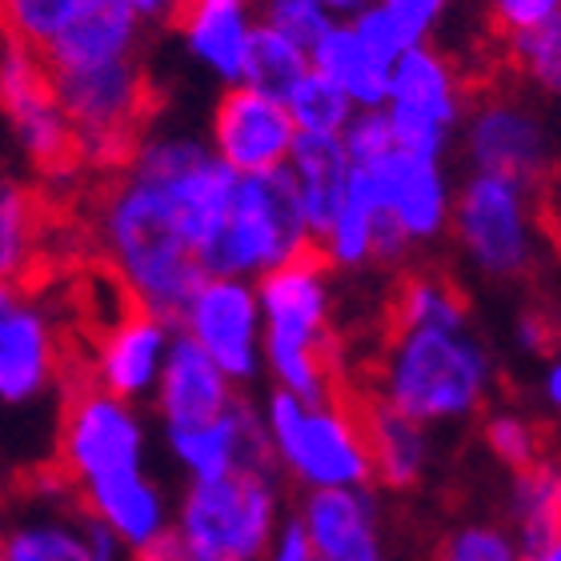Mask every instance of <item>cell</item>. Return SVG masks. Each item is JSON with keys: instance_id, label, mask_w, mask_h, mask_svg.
<instances>
[{"instance_id": "cell-1", "label": "cell", "mask_w": 561, "mask_h": 561, "mask_svg": "<svg viewBox=\"0 0 561 561\" xmlns=\"http://www.w3.org/2000/svg\"><path fill=\"white\" fill-rule=\"evenodd\" d=\"M93 237L133 305L169 321L181 317L188 297L209 277L181 229L173 197L164 193L161 181L133 164H121L96 201Z\"/></svg>"}, {"instance_id": "cell-2", "label": "cell", "mask_w": 561, "mask_h": 561, "mask_svg": "<svg viewBox=\"0 0 561 561\" xmlns=\"http://www.w3.org/2000/svg\"><path fill=\"white\" fill-rule=\"evenodd\" d=\"M497 381L490 345L469 329H393L377 362L374 398L421 425L478 417Z\"/></svg>"}, {"instance_id": "cell-3", "label": "cell", "mask_w": 561, "mask_h": 561, "mask_svg": "<svg viewBox=\"0 0 561 561\" xmlns=\"http://www.w3.org/2000/svg\"><path fill=\"white\" fill-rule=\"evenodd\" d=\"M265 309V374L273 389L301 401L333 398V270L325 261H293L257 280Z\"/></svg>"}, {"instance_id": "cell-4", "label": "cell", "mask_w": 561, "mask_h": 561, "mask_svg": "<svg viewBox=\"0 0 561 561\" xmlns=\"http://www.w3.org/2000/svg\"><path fill=\"white\" fill-rule=\"evenodd\" d=\"M261 417L277 469L305 493L374 485L365 417L345 401H301L285 389H270V398L261 401Z\"/></svg>"}, {"instance_id": "cell-5", "label": "cell", "mask_w": 561, "mask_h": 561, "mask_svg": "<svg viewBox=\"0 0 561 561\" xmlns=\"http://www.w3.org/2000/svg\"><path fill=\"white\" fill-rule=\"evenodd\" d=\"M280 469H249L217 481H188L176 497L173 534L193 561H265L285 522Z\"/></svg>"}, {"instance_id": "cell-6", "label": "cell", "mask_w": 561, "mask_h": 561, "mask_svg": "<svg viewBox=\"0 0 561 561\" xmlns=\"http://www.w3.org/2000/svg\"><path fill=\"white\" fill-rule=\"evenodd\" d=\"M309 253H317V237L305 221L289 169H280L265 176H241L229 225L205 261V273L265 280Z\"/></svg>"}, {"instance_id": "cell-7", "label": "cell", "mask_w": 561, "mask_h": 561, "mask_svg": "<svg viewBox=\"0 0 561 561\" xmlns=\"http://www.w3.org/2000/svg\"><path fill=\"white\" fill-rule=\"evenodd\" d=\"M454 241L466 265L485 280H522L541 257L534 185L497 173H469L457 188Z\"/></svg>"}, {"instance_id": "cell-8", "label": "cell", "mask_w": 561, "mask_h": 561, "mask_svg": "<svg viewBox=\"0 0 561 561\" xmlns=\"http://www.w3.org/2000/svg\"><path fill=\"white\" fill-rule=\"evenodd\" d=\"M149 425L140 405L101 389L96 381L69 389L57 417V469L84 490L93 481L145 469Z\"/></svg>"}, {"instance_id": "cell-9", "label": "cell", "mask_w": 561, "mask_h": 561, "mask_svg": "<svg viewBox=\"0 0 561 561\" xmlns=\"http://www.w3.org/2000/svg\"><path fill=\"white\" fill-rule=\"evenodd\" d=\"M60 105L77 133V157L89 164H125L140 140L149 105V81L140 57L93 65V69L53 72Z\"/></svg>"}, {"instance_id": "cell-10", "label": "cell", "mask_w": 561, "mask_h": 561, "mask_svg": "<svg viewBox=\"0 0 561 561\" xmlns=\"http://www.w3.org/2000/svg\"><path fill=\"white\" fill-rule=\"evenodd\" d=\"M398 149L425 161H442L454 133L466 125V84L442 48L417 45L393 65L386 101Z\"/></svg>"}, {"instance_id": "cell-11", "label": "cell", "mask_w": 561, "mask_h": 561, "mask_svg": "<svg viewBox=\"0 0 561 561\" xmlns=\"http://www.w3.org/2000/svg\"><path fill=\"white\" fill-rule=\"evenodd\" d=\"M176 329L209 353L237 386H249L265 374V309L257 280L209 273L181 309Z\"/></svg>"}, {"instance_id": "cell-12", "label": "cell", "mask_w": 561, "mask_h": 561, "mask_svg": "<svg viewBox=\"0 0 561 561\" xmlns=\"http://www.w3.org/2000/svg\"><path fill=\"white\" fill-rule=\"evenodd\" d=\"M0 105H4L12 145L41 173H57L81 161L72 121L53 89V72L33 48L16 41H4V53H0Z\"/></svg>"}, {"instance_id": "cell-13", "label": "cell", "mask_w": 561, "mask_h": 561, "mask_svg": "<svg viewBox=\"0 0 561 561\" xmlns=\"http://www.w3.org/2000/svg\"><path fill=\"white\" fill-rule=\"evenodd\" d=\"M209 145L237 176H265L289 169L301 129L289 105L253 84L221 89L209 113Z\"/></svg>"}, {"instance_id": "cell-14", "label": "cell", "mask_w": 561, "mask_h": 561, "mask_svg": "<svg viewBox=\"0 0 561 561\" xmlns=\"http://www.w3.org/2000/svg\"><path fill=\"white\" fill-rule=\"evenodd\" d=\"M60 389V337L57 321L21 289L0 297V405L24 413L45 405Z\"/></svg>"}, {"instance_id": "cell-15", "label": "cell", "mask_w": 561, "mask_h": 561, "mask_svg": "<svg viewBox=\"0 0 561 561\" xmlns=\"http://www.w3.org/2000/svg\"><path fill=\"white\" fill-rule=\"evenodd\" d=\"M0 561H93L89 553V510L81 490L60 469L36 473L9 517Z\"/></svg>"}, {"instance_id": "cell-16", "label": "cell", "mask_w": 561, "mask_h": 561, "mask_svg": "<svg viewBox=\"0 0 561 561\" xmlns=\"http://www.w3.org/2000/svg\"><path fill=\"white\" fill-rule=\"evenodd\" d=\"M362 173L374 185L381 213L410 237L413 249L433 245L454 229L457 188L442 161H425V157H410L405 149H393Z\"/></svg>"}, {"instance_id": "cell-17", "label": "cell", "mask_w": 561, "mask_h": 561, "mask_svg": "<svg viewBox=\"0 0 561 561\" xmlns=\"http://www.w3.org/2000/svg\"><path fill=\"white\" fill-rule=\"evenodd\" d=\"M176 333H181L176 321L133 305L121 321L101 329V337L93 345V362H89V369H93L89 381L133 401V405H145L157 398Z\"/></svg>"}, {"instance_id": "cell-18", "label": "cell", "mask_w": 561, "mask_h": 561, "mask_svg": "<svg viewBox=\"0 0 561 561\" xmlns=\"http://www.w3.org/2000/svg\"><path fill=\"white\" fill-rule=\"evenodd\" d=\"M461 149L473 173L514 176L526 185H534L550 169L546 125L534 108L510 96H493L469 108L461 125Z\"/></svg>"}, {"instance_id": "cell-19", "label": "cell", "mask_w": 561, "mask_h": 561, "mask_svg": "<svg viewBox=\"0 0 561 561\" xmlns=\"http://www.w3.org/2000/svg\"><path fill=\"white\" fill-rule=\"evenodd\" d=\"M164 449L188 481H217L249 469H277L261 405L237 401L225 417L193 430H164Z\"/></svg>"}, {"instance_id": "cell-20", "label": "cell", "mask_w": 561, "mask_h": 561, "mask_svg": "<svg viewBox=\"0 0 561 561\" xmlns=\"http://www.w3.org/2000/svg\"><path fill=\"white\" fill-rule=\"evenodd\" d=\"M188 60L221 89L245 84L253 36L261 28L257 0H185L173 21Z\"/></svg>"}, {"instance_id": "cell-21", "label": "cell", "mask_w": 561, "mask_h": 561, "mask_svg": "<svg viewBox=\"0 0 561 561\" xmlns=\"http://www.w3.org/2000/svg\"><path fill=\"white\" fill-rule=\"evenodd\" d=\"M237 389L241 386L225 374L221 365L213 362L209 353L176 333V345H173V353H169V365H164V377H161V386H157V398H152L161 433L193 430V425H209V421L225 417V413L241 401Z\"/></svg>"}, {"instance_id": "cell-22", "label": "cell", "mask_w": 561, "mask_h": 561, "mask_svg": "<svg viewBox=\"0 0 561 561\" xmlns=\"http://www.w3.org/2000/svg\"><path fill=\"white\" fill-rule=\"evenodd\" d=\"M81 502L96 522H105L129 546V553L149 550L173 534L176 505L169 502V493L161 490V481L152 478L149 469L93 481L81 490Z\"/></svg>"}, {"instance_id": "cell-23", "label": "cell", "mask_w": 561, "mask_h": 561, "mask_svg": "<svg viewBox=\"0 0 561 561\" xmlns=\"http://www.w3.org/2000/svg\"><path fill=\"white\" fill-rule=\"evenodd\" d=\"M317 561H386L377 497L369 490H317L301 497Z\"/></svg>"}, {"instance_id": "cell-24", "label": "cell", "mask_w": 561, "mask_h": 561, "mask_svg": "<svg viewBox=\"0 0 561 561\" xmlns=\"http://www.w3.org/2000/svg\"><path fill=\"white\" fill-rule=\"evenodd\" d=\"M140 41H145V21L133 12L129 0H96L41 60L48 72L93 69V65L140 57Z\"/></svg>"}, {"instance_id": "cell-25", "label": "cell", "mask_w": 561, "mask_h": 561, "mask_svg": "<svg viewBox=\"0 0 561 561\" xmlns=\"http://www.w3.org/2000/svg\"><path fill=\"white\" fill-rule=\"evenodd\" d=\"M353 173H357V169H353L341 137H313V133H301L297 149H293L289 176H293L297 197H301L305 221H309L317 241L325 237L329 225L337 221L341 205L350 197Z\"/></svg>"}, {"instance_id": "cell-26", "label": "cell", "mask_w": 561, "mask_h": 561, "mask_svg": "<svg viewBox=\"0 0 561 561\" xmlns=\"http://www.w3.org/2000/svg\"><path fill=\"white\" fill-rule=\"evenodd\" d=\"M365 437L374 457V481L386 490H413L430 469V425L405 417L386 401H365Z\"/></svg>"}, {"instance_id": "cell-27", "label": "cell", "mask_w": 561, "mask_h": 561, "mask_svg": "<svg viewBox=\"0 0 561 561\" xmlns=\"http://www.w3.org/2000/svg\"><path fill=\"white\" fill-rule=\"evenodd\" d=\"M313 69L337 84L341 93L353 101L357 113H365V108H386L393 65H386V60L377 57L374 48L357 36V28H353L350 21H337L321 41H317Z\"/></svg>"}, {"instance_id": "cell-28", "label": "cell", "mask_w": 561, "mask_h": 561, "mask_svg": "<svg viewBox=\"0 0 561 561\" xmlns=\"http://www.w3.org/2000/svg\"><path fill=\"white\" fill-rule=\"evenodd\" d=\"M381 217L386 213L377 205L374 185L357 169L337 221L329 225L325 237L317 241V257L325 261L333 273H362L377 265V225H381Z\"/></svg>"}, {"instance_id": "cell-29", "label": "cell", "mask_w": 561, "mask_h": 561, "mask_svg": "<svg viewBox=\"0 0 561 561\" xmlns=\"http://www.w3.org/2000/svg\"><path fill=\"white\" fill-rule=\"evenodd\" d=\"M505 510H510V529L522 541V550L534 553L550 546L561 534V469L538 461V466L514 473Z\"/></svg>"}, {"instance_id": "cell-30", "label": "cell", "mask_w": 561, "mask_h": 561, "mask_svg": "<svg viewBox=\"0 0 561 561\" xmlns=\"http://www.w3.org/2000/svg\"><path fill=\"white\" fill-rule=\"evenodd\" d=\"M398 329H469V301L457 285L433 273H417L393 297Z\"/></svg>"}, {"instance_id": "cell-31", "label": "cell", "mask_w": 561, "mask_h": 561, "mask_svg": "<svg viewBox=\"0 0 561 561\" xmlns=\"http://www.w3.org/2000/svg\"><path fill=\"white\" fill-rule=\"evenodd\" d=\"M93 4L96 0H0V16L9 41L45 57Z\"/></svg>"}, {"instance_id": "cell-32", "label": "cell", "mask_w": 561, "mask_h": 561, "mask_svg": "<svg viewBox=\"0 0 561 561\" xmlns=\"http://www.w3.org/2000/svg\"><path fill=\"white\" fill-rule=\"evenodd\" d=\"M309 69H313V53L309 48L297 45L293 36L277 33V28H270V24H261L257 36H253V53H249L245 84L285 101Z\"/></svg>"}, {"instance_id": "cell-33", "label": "cell", "mask_w": 561, "mask_h": 561, "mask_svg": "<svg viewBox=\"0 0 561 561\" xmlns=\"http://www.w3.org/2000/svg\"><path fill=\"white\" fill-rule=\"evenodd\" d=\"M285 105H289L297 129L313 133V137H341L345 125L353 121V113H357L350 96L317 69L305 72L301 81H297V89L285 96Z\"/></svg>"}, {"instance_id": "cell-34", "label": "cell", "mask_w": 561, "mask_h": 561, "mask_svg": "<svg viewBox=\"0 0 561 561\" xmlns=\"http://www.w3.org/2000/svg\"><path fill=\"white\" fill-rule=\"evenodd\" d=\"M481 442L493 454V461H502L510 473L538 466L541 461V430L534 417L517 410H493L481 421Z\"/></svg>"}, {"instance_id": "cell-35", "label": "cell", "mask_w": 561, "mask_h": 561, "mask_svg": "<svg viewBox=\"0 0 561 561\" xmlns=\"http://www.w3.org/2000/svg\"><path fill=\"white\" fill-rule=\"evenodd\" d=\"M36 241V205L21 185L0 188V277L16 280L33 257Z\"/></svg>"}, {"instance_id": "cell-36", "label": "cell", "mask_w": 561, "mask_h": 561, "mask_svg": "<svg viewBox=\"0 0 561 561\" xmlns=\"http://www.w3.org/2000/svg\"><path fill=\"white\" fill-rule=\"evenodd\" d=\"M514 69L526 77L534 89L550 96H561V16L550 24H541L534 33L510 36L505 41Z\"/></svg>"}, {"instance_id": "cell-37", "label": "cell", "mask_w": 561, "mask_h": 561, "mask_svg": "<svg viewBox=\"0 0 561 561\" xmlns=\"http://www.w3.org/2000/svg\"><path fill=\"white\" fill-rule=\"evenodd\" d=\"M433 561H526V550H522V541L514 538L510 526L469 522L442 541Z\"/></svg>"}, {"instance_id": "cell-38", "label": "cell", "mask_w": 561, "mask_h": 561, "mask_svg": "<svg viewBox=\"0 0 561 561\" xmlns=\"http://www.w3.org/2000/svg\"><path fill=\"white\" fill-rule=\"evenodd\" d=\"M261 24H270L277 33L293 36L297 45L313 53V45L341 21L325 0H257Z\"/></svg>"}, {"instance_id": "cell-39", "label": "cell", "mask_w": 561, "mask_h": 561, "mask_svg": "<svg viewBox=\"0 0 561 561\" xmlns=\"http://www.w3.org/2000/svg\"><path fill=\"white\" fill-rule=\"evenodd\" d=\"M350 24L357 28V36H362L365 45H369L377 57L386 60V65H398V60L405 57L410 48L421 45L417 36H413L410 28H405V24H401L398 16H393L386 4H381V0H365L362 9L350 16Z\"/></svg>"}, {"instance_id": "cell-40", "label": "cell", "mask_w": 561, "mask_h": 561, "mask_svg": "<svg viewBox=\"0 0 561 561\" xmlns=\"http://www.w3.org/2000/svg\"><path fill=\"white\" fill-rule=\"evenodd\" d=\"M341 145L350 152L353 169H369L381 157L398 149V137H393V125H389L386 108H365V113H353V121L341 133Z\"/></svg>"}, {"instance_id": "cell-41", "label": "cell", "mask_w": 561, "mask_h": 561, "mask_svg": "<svg viewBox=\"0 0 561 561\" xmlns=\"http://www.w3.org/2000/svg\"><path fill=\"white\" fill-rule=\"evenodd\" d=\"M490 16L502 28V36H522L534 33L541 24H550L561 16V0H490Z\"/></svg>"}, {"instance_id": "cell-42", "label": "cell", "mask_w": 561, "mask_h": 561, "mask_svg": "<svg viewBox=\"0 0 561 561\" xmlns=\"http://www.w3.org/2000/svg\"><path fill=\"white\" fill-rule=\"evenodd\" d=\"M381 4L417 36L421 45H430L433 28L442 24L445 9H449V0H381Z\"/></svg>"}, {"instance_id": "cell-43", "label": "cell", "mask_w": 561, "mask_h": 561, "mask_svg": "<svg viewBox=\"0 0 561 561\" xmlns=\"http://www.w3.org/2000/svg\"><path fill=\"white\" fill-rule=\"evenodd\" d=\"M265 561H317L313 538H309L301 514H285V522H280V529L270 541Z\"/></svg>"}, {"instance_id": "cell-44", "label": "cell", "mask_w": 561, "mask_h": 561, "mask_svg": "<svg viewBox=\"0 0 561 561\" xmlns=\"http://www.w3.org/2000/svg\"><path fill=\"white\" fill-rule=\"evenodd\" d=\"M553 325H550V317H541V313H517L514 321V345L522 353H529V357H538V353H550L553 350Z\"/></svg>"}, {"instance_id": "cell-45", "label": "cell", "mask_w": 561, "mask_h": 561, "mask_svg": "<svg viewBox=\"0 0 561 561\" xmlns=\"http://www.w3.org/2000/svg\"><path fill=\"white\" fill-rule=\"evenodd\" d=\"M538 393H541V405H546L553 417H561V353H550L546 365H541Z\"/></svg>"}, {"instance_id": "cell-46", "label": "cell", "mask_w": 561, "mask_h": 561, "mask_svg": "<svg viewBox=\"0 0 561 561\" xmlns=\"http://www.w3.org/2000/svg\"><path fill=\"white\" fill-rule=\"evenodd\" d=\"M133 12H137L145 24H164L176 21V12L185 9V0H129Z\"/></svg>"}, {"instance_id": "cell-47", "label": "cell", "mask_w": 561, "mask_h": 561, "mask_svg": "<svg viewBox=\"0 0 561 561\" xmlns=\"http://www.w3.org/2000/svg\"><path fill=\"white\" fill-rule=\"evenodd\" d=\"M133 561H193V558H188V550L181 546V538L169 534V538H161L157 546H149V550L133 553Z\"/></svg>"}, {"instance_id": "cell-48", "label": "cell", "mask_w": 561, "mask_h": 561, "mask_svg": "<svg viewBox=\"0 0 561 561\" xmlns=\"http://www.w3.org/2000/svg\"><path fill=\"white\" fill-rule=\"evenodd\" d=\"M526 561H561V534L550 541V546H541V550L526 553Z\"/></svg>"}, {"instance_id": "cell-49", "label": "cell", "mask_w": 561, "mask_h": 561, "mask_svg": "<svg viewBox=\"0 0 561 561\" xmlns=\"http://www.w3.org/2000/svg\"><path fill=\"white\" fill-rule=\"evenodd\" d=\"M325 4H329V9H333V12H337L341 21H350V16H353V12H357V9H362L365 0H325Z\"/></svg>"}]
</instances>
